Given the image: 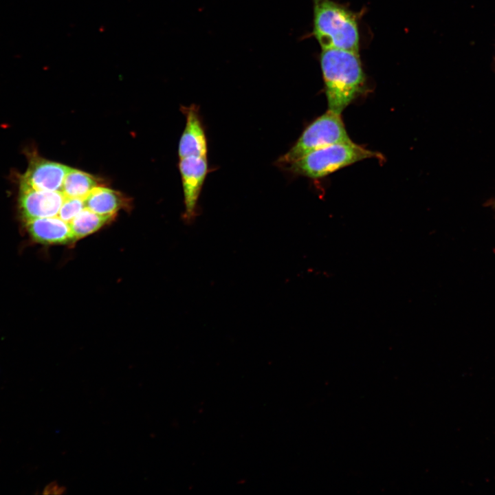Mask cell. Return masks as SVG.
Returning <instances> with one entry per match:
<instances>
[{
	"mask_svg": "<svg viewBox=\"0 0 495 495\" xmlns=\"http://www.w3.org/2000/svg\"><path fill=\"white\" fill-rule=\"evenodd\" d=\"M320 63L328 109L341 114L365 89L366 76L358 52L322 49Z\"/></svg>",
	"mask_w": 495,
	"mask_h": 495,
	"instance_id": "obj_1",
	"label": "cell"
},
{
	"mask_svg": "<svg viewBox=\"0 0 495 495\" xmlns=\"http://www.w3.org/2000/svg\"><path fill=\"white\" fill-rule=\"evenodd\" d=\"M313 34L322 49L358 52L360 34L357 16L332 0H312Z\"/></svg>",
	"mask_w": 495,
	"mask_h": 495,
	"instance_id": "obj_2",
	"label": "cell"
},
{
	"mask_svg": "<svg viewBox=\"0 0 495 495\" xmlns=\"http://www.w3.org/2000/svg\"><path fill=\"white\" fill-rule=\"evenodd\" d=\"M375 157H379V154L350 141L316 149L288 166L296 175L315 179L325 177L357 162Z\"/></svg>",
	"mask_w": 495,
	"mask_h": 495,
	"instance_id": "obj_3",
	"label": "cell"
},
{
	"mask_svg": "<svg viewBox=\"0 0 495 495\" xmlns=\"http://www.w3.org/2000/svg\"><path fill=\"white\" fill-rule=\"evenodd\" d=\"M350 141L352 140L340 114L328 109L306 127L295 144L277 160V163L280 166H288L316 149Z\"/></svg>",
	"mask_w": 495,
	"mask_h": 495,
	"instance_id": "obj_4",
	"label": "cell"
},
{
	"mask_svg": "<svg viewBox=\"0 0 495 495\" xmlns=\"http://www.w3.org/2000/svg\"><path fill=\"white\" fill-rule=\"evenodd\" d=\"M179 166L184 197V218L191 222L197 214L198 199L208 173L207 158L197 156L181 158Z\"/></svg>",
	"mask_w": 495,
	"mask_h": 495,
	"instance_id": "obj_5",
	"label": "cell"
},
{
	"mask_svg": "<svg viewBox=\"0 0 495 495\" xmlns=\"http://www.w3.org/2000/svg\"><path fill=\"white\" fill-rule=\"evenodd\" d=\"M70 167L42 158L33 159L21 180V188L61 191Z\"/></svg>",
	"mask_w": 495,
	"mask_h": 495,
	"instance_id": "obj_6",
	"label": "cell"
},
{
	"mask_svg": "<svg viewBox=\"0 0 495 495\" xmlns=\"http://www.w3.org/2000/svg\"><path fill=\"white\" fill-rule=\"evenodd\" d=\"M65 199V196L59 190L21 188L19 205L22 214L28 221L58 216Z\"/></svg>",
	"mask_w": 495,
	"mask_h": 495,
	"instance_id": "obj_7",
	"label": "cell"
},
{
	"mask_svg": "<svg viewBox=\"0 0 495 495\" xmlns=\"http://www.w3.org/2000/svg\"><path fill=\"white\" fill-rule=\"evenodd\" d=\"M186 124L179 144V158L190 156L206 157L207 140L197 108L186 109Z\"/></svg>",
	"mask_w": 495,
	"mask_h": 495,
	"instance_id": "obj_8",
	"label": "cell"
},
{
	"mask_svg": "<svg viewBox=\"0 0 495 495\" xmlns=\"http://www.w3.org/2000/svg\"><path fill=\"white\" fill-rule=\"evenodd\" d=\"M27 228L32 239L44 244H66L74 242L69 223L58 216L28 221Z\"/></svg>",
	"mask_w": 495,
	"mask_h": 495,
	"instance_id": "obj_9",
	"label": "cell"
},
{
	"mask_svg": "<svg viewBox=\"0 0 495 495\" xmlns=\"http://www.w3.org/2000/svg\"><path fill=\"white\" fill-rule=\"evenodd\" d=\"M84 201L85 207L91 211L102 216L112 217L128 204L120 192L100 186L94 188Z\"/></svg>",
	"mask_w": 495,
	"mask_h": 495,
	"instance_id": "obj_10",
	"label": "cell"
},
{
	"mask_svg": "<svg viewBox=\"0 0 495 495\" xmlns=\"http://www.w3.org/2000/svg\"><path fill=\"white\" fill-rule=\"evenodd\" d=\"M100 179L92 175L70 168L61 189L65 197L85 199L89 192L100 185Z\"/></svg>",
	"mask_w": 495,
	"mask_h": 495,
	"instance_id": "obj_11",
	"label": "cell"
},
{
	"mask_svg": "<svg viewBox=\"0 0 495 495\" xmlns=\"http://www.w3.org/2000/svg\"><path fill=\"white\" fill-rule=\"evenodd\" d=\"M114 217L98 214L85 207L69 223L74 242L96 232Z\"/></svg>",
	"mask_w": 495,
	"mask_h": 495,
	"instance_id": "obj_12",
	"label": "cell"
},
{
	"mask_svg": "<svg viewBox=\"0 0 495 495\" xmlns=\"http://www.w3.org/2000/svg\"><path fill=\"white\" fill-rule=\"evenodd\" d=\"M85 208L84 199L65 197L58 216L63 221L70 223L74 218Z\"/></svg>",
	"mask_w": 495,
	"mask_h": 495,
	"instance_id": "obj_13",
	"label": "cell"
},
{
	"mask_svg": "<svg viewBox=\"0 0 495 495\" xmlns=\"http://www.w3.org/2000/svg\"><path fill=\"white\" fill-rule=\"evenodd\" d=\"M66 492V487L60 485L56 481L48 484L44 489L43 494H62Z\"/></svg>",
	"mask_w": 495,
	"mask_h": 495,
	"instance_id": "obj_14",
	"label": "cell"
},
{
	"mask_svg": "<svg viewBox=\"0 0 495 495\" xmlns=\"http://www.w3.org/2000/svg\"><path fill=\"white\" fill-rule=\"evenodd\" d=\"M494 60V64H495V50H494V60Z\"/></svg>",
	"mask_w": 495,
	"mask_h": 495,
	"instance_id": "obj_15",
	"label": "cell"
}]
</instances>
